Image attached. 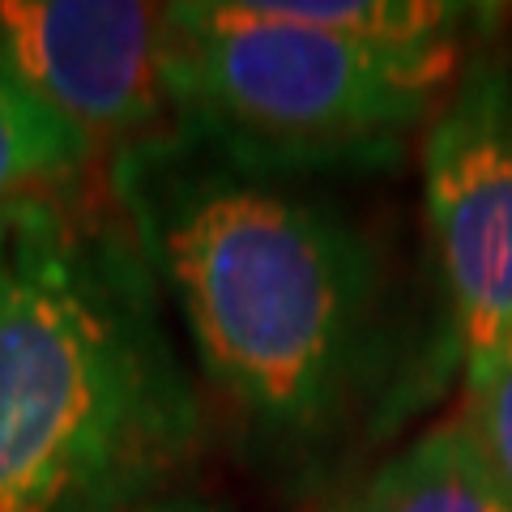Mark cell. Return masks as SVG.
<instances>
[{"label": "cell", "mask_w": 512, "mask_h": 512, "mask_svg": "<svg viewBox=\"0 0 512 512\" xmlns=\"http://www.w3.org/2000/svg\"><path fill=\"white\" fill-rule=\"evenodd\" d=\"M9 239H13V214H0V291H5V274H9Z\"/></svg>", "instance_id": "obj_10"}, {"label": "cell", "mask_w": 512, "mask_h": 512, "mask_svg": "<svg viewBox=\"0 0 512 512\" xmlns=\"http://www.w3.org/2000/svg\"><path fill=\"white\" fill-rule=\"evenodd\" d=\"M423 201L474 384L512 333V56H474L436 107Z\"/></svg>", "instance_id": "obj_4"}, {"label": "cell", "mask_w": 512, "mask_h": 512, "mask_svg": "<svg viewBox=\"0 0 512 512\" xmlns=\"http://www.w3.org/2000/svg\"><path fill=\"white\" fill-rule=\"evenodd\" d=\"M201 444V402L133 235L13 210L0 291V512H124Z\"/></svg>", "instance_id": "obj_2"}, {"label": "cell", "mask_w": 512, "mask_h": 512, "mask_svg": "<svg viewBox=\"0 0 512 512\" xmlns=\"http://www.w3.org/2000/svg\"><path fill=\"white\" fill-rule=\"evenodd\" d=\"M94 141L0 69V214L56 201L90 167Z\"/></svg>", "instance_id": "obj_7"}, {"label": "cell", "mask_w": 512, "mask_h": 512, "mask_svg": "<svg viewBox=\"0 0 512 512\" xmlns=\"http://www.w3.org/2000/svg\"><path fill=\"white\" fill-rule=\"evenodd\" d=\"M256 5L278 22L308 26L363 47H389V52L466 43L461 39L466 26L491 13L461 0H256Z\"/></svg>", "instance_id": "obj_8"}, {"label": "cell", "mask_w": 512, "mask_h": 512, "mask_svg": "<svg viewBox=\"0 0 512 512\" xmlns=\"http://www.w3.org/2000/svg\"><path fill=\"white\" fill-rule=\"evenodd\" d=\"M329 512H512V495L470 427L448 423L410 440Z\"/></svg>", "instance_id": "obj_6"}, {"label": "cell", "mask_w": 512, "mask_h": 512, "mask_svg": "<svg viewBox=\"0 0 512 512\" xmlns=\"http://www.w3.org/2000/svg\"><path fill=\"white\" fill-rule=\"evenodd\" d=\"M316 167L175 120L111 158V197L201 372L269 436L325 431L372 359L376 256Z\"/></svg>", "instance_id": "obj_1"}, {"label": "cell", "mask_w": 512, "mask_h": 512, "mask_svg": "<svg viewBox=\"0 0 512 512\" xmlns=\"http://www.w3.org/2000/svg\"><path fill=\"white\" fill-rule=\"evenodd\" d=\"M0 69L94 146H133L175 124L171 5L0 0Z\"/></svg>", "instance_id": "obj_5"}, {"label": "cell", "mask_w": 512, "mask_h": 512, "mask_svg": "<svg viewBox=\"0 0 512 512\" xmlns=\"http://www.w3.org/2000/svg\"><path fill=\"white\" fill-rule=\"evenodd\" d=\"M470 402H474V419L466 423L470 436L478 440L487 466L512 495V333L500 346L495 363L470 384Z\"/></svg>", "instance_id": "obj_9"}, {"label": "cell", "mask_w": 512, "mask_h": 512, "mask_svg": "<svg viewBox=\"0 0 512 512\" xmlns=\"http://www.w3.org/2000/svg\"><path fill=\"white\" fill-rule=\"evenodd\" d=\"M146 512H222V508H210V504H158V508H146Z\"/></svg>", "instance_id": "obj_11"}, {"label": "cell", "mask_w": 512, "mask_h": 512, "mask_svg": "<svg viewBox=\"0 0 512 512\" xmlns=\"http://www.w3.org/2000/svg\"><path fill=\"white\" fill-rule=\"evenodd\" d=\"M461 69L466 43L389 52L278 22L256 0L171 5L175 120L316 171L393 154Z\"/></svg>", "instance_id": "obj_3"}]
</instances>
